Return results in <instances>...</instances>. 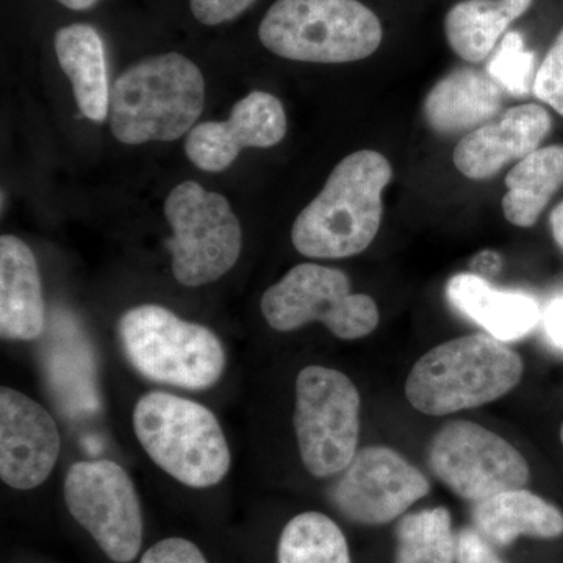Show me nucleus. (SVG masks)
Listing matches in <instances>:
<instances>
[{
	"instance_id": "11",
	"label": "nucleus",
	"mask_w": 563,
	"mask_h": 563,
	"mask_svg": "<svg viewBox=\"0 0 563 563\" xmlns=\"http://www.w3.org/2000/svg\"><path fill=\"white\" fill-rule=\"evenodd\" d=\"M429 465L454 495L473 504L525 488L528 462L517 448L477 422H448L433 435Z\"/></svg>"
},
{
	"instance_id": "20",
	"label": "nucleus",
	"mask_w": 563,
	"mask_h": 563,
	"mask_svg": "<svg viewBox=\"0 0 563 563\" xmlns=\"http://www.w3.org/2000/svg\"><path fill=\"white\" fill-rule=\"evenodd\" d=\"M55 54L73 84L80 113L101 124L110 114L111 92L101 35L88 24L63 27L55 33Z\"/></svg>"
},
{
	"instance_id": "3",
	"label": "nucleus",
	"mask_w": 563,
	"mask_h": 563,
	"mask_svg": "<svg viewBox=\"0 0 563 563\" xmlns=\"http://www.w3.org/2000/svg\"><path fill=\"white\" fill-rule=\"evenodd\" d=\"M206 103L201 69L184 55H155L124 70L110 92V128L124 144L174 141L190 132Z\"/></svg>"
},
{
	"instance_id": "24",
	"label": "nucleus",
	"mask_w": 563,
	"mask_h": 563,
	"mask_svg": "<svg viewBox=\"0 0 563 563\" xmlns=\"http://www.w3.org/2000/svg\"><path fill=\"white\" fill-rule=\"evenodd\" d=\"M457 532L446 507L406 514L396 526L395 563H455Z\"/></svg>"
},
{
	"instance_id": "6",
	"label": "nucleus",
	"mask_w": 563,
	"mask_h": 563,
	"mask_svg": "<svg viewBox=\"0 0 563 563\" xmlns=\"http://www.w3.org/2000/svg\"><path fill=\"white\" fill-rule=\"evenodd\" d=\"M118 333L133 368L155 383L203 390L224 373L225 351L218 335L157 303L128 310Z\"/></svg>"
},
{
	"instance_id": "22",
	"label": "nucleus",
	"mask_w": 563,
	"mask_h": 563,
	"mask_svg": "<svg viewBox=\"0 0 563 563\" xmlns=\"http://www.w3.org/2000/svg\"><path fill=\"white\" fill-rule=\"evenodd\" d=\"M563 185V146L533 151L507 174L504 217L518 228H531Z\"/></svg>"
},
{
	"instance_id": "15",
	"label": "nucleus",
	"mask_w": 563,
	"mask_h": 563,
	"mask_svg": "<svg viewBox=\"0 0 563 563\" xmlns=\"http://www.w3.org/2000/svg\"><path fill=\"white\" fill-rule=\"evenodd\" d=\"M551 131V117L536 103L514 107L498 122L481 125L459 141L454 165L473 180L490 179L504 166L523 161Z\"/></svg>"
},
{
	"instance_id": "14",
	"label": "nucleus",
	"mask_w": 563,
	"mask_h": 563,
	"mask_svg": "<svg viewBox=\"0 0 563 563\" xmlns=\"http://www.w3.org/2000/svg\"><path fill=\"white\" fill-rule=\"evenodd\" d=\"M287 133V117L276 96L252 91L233 106L228 121L195 125L185 141L192 165L207 173L228 169L244 147L276 146Z\"/></svg>"
},
{
	"instance_id": "23",
	"label": "nucleus",
	"mask_w": 563,
	"mask_h": 563,
	"mask_svg": "<svg viewBox=\"0 0 563 563\" xmlns=\"http://www.w3.org/2000/svg\"><path fill=\"white\" fill-rule=\"evenodd\" d=\"M277 563H352L343 529L329 515L302 512L284 526Z\"/></svg>"
},
{
	"instance_id": "26",
	"label": "nucleus",
	"mask_w": 563,
	"mask_h": 563,
	"mask_svg": "<svg viewBox=\"0 0 563 563\" xmlns=\"http://www.w3.org/2000/svg\"><path fill=\"white\" fill-rule=\"evenodd\" d=\"M533 92L563 117V29L537 70Z\"/></svg>"
},
{
	"instance_id": "9",
	"label": "nucleus",
	"mask_w": 563,
	"mask_h": 563,
	"mask_svg": "<svg viewBox=\"0 0 563 563\" xmlns=\"http://www.w3.org/2000/svg\"><path fill=\"white\" fill-rule=\"evenodd\" d=\"M261 309L274 331H296L320 321L342 340L369 335L380 320L372 296L355 295L346 274L317 263H302L285 274L265 291Z\"/></svg>"
},
{
	"instance_id": "30",
	"label": "nucleus",
	"mask_w": 563,
	"mask_h": 563,
	"mask_svg": "<svg viewBox=\"0 0 563 563\" xmlns=\"http://www.w3.org/2000/svg\"><path fill=\"white\" fill-rule=\"evenodd\" d=\"M544 332L558 350L563 351V298L548 303L543 314Z\"/></svg>"
},
{
	"instance_id": "17",
	"label": "nucleus",
	"mask_w": 563,
	"mask_h": 563,
	"mask_svg": "<svg viewBox=\"0 0 563 563\" xmlns=\"http://www.w3.org/2000/svg\"><path fill=\"white\" fill-rule=\"evenodd\" d=\"M448 299L457 312L499 342L525 339L539 324V302L523 292L499 291L484 277L463 273L448 282Z\"/></svg>"
},
{
	"instance_id": "34",
	"label": "nucleus",
	"mask_w": 563,
	"mask_h": 563,
	"mask_svg": "<svg viewBox=\"0 0 563 563\" xmlns=\"http://www.w3.org/2000/svg\"><path fill=\"white\" fill-rule=\"evenodd\" d=\"M561 440H562V443H563V424H562V429H561Z\"/></svg>"
},
{
	"instance_id": "28",
	"label": "nucleus",
	"mask_w": 563,
	"mask_h": 563,
	"mask_svg": "<svg viewBox=\"0 0 563 563\" xmlns=\"http://www.w3.org/2000/svg\"><path fill=\"white\" fill-rule=\"evenodd\" d=\"M255 0H190L191 13L201 24L218 25L233 21Z\"/></svg>"
},
{
	"instance_id": "7",
	"label": "nucleus",
	"mask_w": 563,
	"mask_h": 563,
	"mask_svg": "<svg viewBox=\"0 0 563 563\" xmlns=\"http://www.w3.org/2000/svg\"><path fill=\"white\" fill-rule=\"evenodd\" d=\"M173 229L166 240L174 277L185 287H201L221 279L239 262L243 232L231 203L196 181L177 185L165 202Z\"/></svg>"
},
{
	"instance_id": "27",
	"label": "nucleus",
	"mask_w": 563,
	"mask_h": 563,
	"mask_svg": "<svg viewBox=\"0 0 563 563\" xmlns=\"http://www.w3.org/2000/svg\"><path fill=\"white\" fill-rule=\"evenodd\" d=\"M139 563H210L201 548L184 537H168L152 544Z\"/></svg>"
},
{
	"instance_id": "1",
	"label": "nucleus",
	"mask_w": 563,
	"mask_h": 563,
	"mask_svg": "<svg viewBox=\"0 0 563 563\" xmlns=\"http://www.w3.org/2000/svg\"><path fill=\"white\" fill-rule=\"evenodd\" d=\"M390 162L363 150L336 165L320 195L296 218L291 242L310 258H346L368 250L383 221Z\"/></svg>"
},
{
	"instance_id": "21",
	"label": "nucleus",
	"mask_w": 563,
	"mask_h": 563,
	"mask_svg": "<svg viewBox=\"0 0 563 563\" xmlns=\"http://www.w3.org/2000/svg\"><path fill=\"white\" fill-rule=\"evenodd\" d=\"M533 0H462L448 11L444 33L451 49L463 60L490 57L509 25L531 9Z\"/></svg>"
},
{
	"instance_id": "8",
	"label": "nucleus",
	"mask_w": 563,
	"mask_h": 563,
	"mask_svg": "<svg viewBox=\"0 0 563 563\" xmlns=\"http://www.w3.org/2000/svg\"><path fill=\"white\" fill-rule=\"evenodd\" d=\"M295 432L307 472L314 477L340 474L357 454L361 395L336 369L306 366L296 379Z\"/></svg>"
},
{
	"instance_id": "4",
	"label": "nucleus",
	"mask_w": 563,
	"mask_h": 563,
	"mask_svg": "<svg viewBox=\"0 0 563 563\" xmlns=\"http://www.w3.org/2000/svg\"><path fill=\"white\" fill-rule=\"evenodd\" d=\"M133 429L152 462L187 487H213L231 470L228 439L202 404L173 393H147L133 410Z\"/></svg>"
},
{
	"instance_id": "2",
	"label": "nucleus",
	"mask_w": 563,
	"mask_h": 563,
	"mask_svg": "<svg viewBox=\"0 0 563 563\" xmlns=\"http://www.w3.org/2000/svg\"><path fill=\"white\" fill-rule=\"evenodd\" d=\"M523 372L520 355L506 343L474 333L426 352L407 377L406 396L418 412L443 417L503 398Z\"/></svg>"
},
{
	"instance_id": "13",
	"label": "nucleus",
	"mask_w": 563,
	"mask_h": 563,
	"mask_svg": "<svg viewBox=\"0 0 563 563\" xmlns=\"http://www.w3.org/2000/svg\"><path fill=\"white\" fill-rule=\"evenodd\" d=\"M62 440L52 415L25 396L0 390V477L14 490L40 487L57 465Z\"/></svg>"
},
{
	"instance_id": "18",
	"label": "nucleus",
	"mask_w": 563,
	"mask_h": 563,
	"mask_svg": "<svg viewBox=\"0 0 563 563\" xmlns=\"http://www.w3.org/2000/svg\"><path fill=\"white\" fill-rule=\"evenodd\" d=\"M473 528L495 548L512 547L521 537L554 540L563 536V512L542 496L517 488L476 503Z\"/></svg>"
},
{
	"instance_id": "29",
	"label": "nucleus",
	"mask_w": 563,
	"mask_h": 563,
	"mask_svg": "<svg viewBox=\"0 0 563 563\" xmlns=\"http://www.w3.org/2000/svg\"><path fill=\"white\" fill-rule=\"evenodd\" d=\"M493 547L474 528L457 532V562L455 563H506Z\"/></svg>"
},
{
	"instance_id": "25",
	"label": "nucleus",
	"mask_w": 563,
	"mask_h": 563,
	"mask_svg": "<svg viewBox=\"0 0 563 563\" xmlns=\"http://www.w3.org/2000/svg\"><path fill=\"white\" fill-rule=\"evenodd\" d=\"M533 55L525 49L523 38L518 33L504 36L501 46L488 65V74L499 87L514 96L529 92Z\"/></svg>"
},
{
	"instance_id": "33",
	"label": "nucleus",
	"mask_w": 563,
	"mask_h": 563,
	"mask_svg": "<svg viewBox=\"0 0 563 563\" xmlns=\"http://www.w3.org/2000/svg\"><path fill=\"white\" fill-rule=\"evenodd\" d=\"M58 2L65 5L66 9L84 11L92 9L99 0H58Z\"/></svg>"
},
{
	"instance_id": "10",
	"label": "nucleus",
	"mask_w": 563,
	"mask_h": 563,
	"mask_svg": "<svg viewBox=\"0 0 563 563\" xmlns=\"http://www.w3.org/2000/svg\"><path fill=\"white\" fill-rule=\"evenodd\" d=\"M65 504L111 562L131 563L139 558L143 510L131 476L117 462L74 463L66 474Z\"/></svg>"
},
{
	"instance_id": "19",
	"label": "nucleus",
	"mask_w": 563,
	"mask_h": 563,
	"mask_svg": "<svg viewBox=\"0 0 563 563\" xmlns=\"http://www.w3.org/2000/svg\"><path fill=\"white\" fill-rule=\"evenodd\" d=\"M501 107V87L490 76L461 69L444 77L429 91L422 113L432 131L453 135L481 128L493 120Z\"/></svg>"
},
{
	"instance_id": "32",
	"label": "nucleus",
	"mask_w": 563,
	"mask_h": 563,
	"mask_svg": "<svg viewBox=\"0 0 563 563\" xmlns=\"http://www.w3.org/2000/svg\"><path fill=\"white\" fill-rule=\"evenodd\" d=\"M551 231H553L555 242L563 250V202L559 203L551 213Z\"/></svg>"
},
{
	"instance_id": "12",
	"label": "nucleus",
	"mask_w": 563,
	"mask_h": 563,
	"mask_svg": "<svg viewBox=\"0 0 563 563\" xmlns=\"http://www.w3.org/2000/svg\"><path fill=\"white\" fill-rule=\"evenodd\" d=\"M332 488V503L344 518L383 526L404 517L431 492L420 470L387 446L357 451Z\"/></svg>"
},
{
	"instance_id": "5",
	"label": "nucleus",
	"mask_w": 563,
	"mask_h": 563,
	"mask_svg": "<svg viewBox=\"0 0 563 563\" xmlns=\"http://www.w3.org/2000/svg\"><path fill=\"white\" fill-rule=\"evenodd\" d=\"M383 35L379 18L358 0H277L258 29L266 49L307 63L363 60Z\"/></svg>"
},
{
	"instance_id": "31",
	"label": "nucleus",
	"mask_w": 563,
	"mask_h": 563,
	"mask_svg": "<svg viewBox=\"0 0 563 563\" xmlns=\"http://www.w3.org/2000/svg\"><path fill=\"white\" fill-rule=\"evenodd\" d=\"M472 273L479 277L496 276L503 268V258L498 252L483 251L474 255L472 263H470Z\"/></svg>"
},
{
	"instance_id": "16",
	"label": "nucleus",
	"mask_w": 563,
	"mask_h": 563,
	"mask_svg": "<svg viewBox=\"0 0 563 563\" xmlns=\"http://www.w3.org/2000/svg\"><path fill=\"white\" fill-rule=\"evenodd\" d=\"M46 325L38 263L21 239H0V332L3 339L32 342Z\"/></svg>"
}]
</instances>
